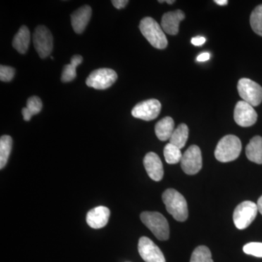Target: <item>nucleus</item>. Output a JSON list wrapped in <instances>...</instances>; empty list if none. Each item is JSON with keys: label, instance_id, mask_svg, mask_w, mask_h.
Masks as SVG:
<instances>
[{"label": "nucleus", "instance_id": "obj_1", "mask_svg": "<svg viewBox=\"0 0 262 262\" xmlns=\"http://www.w3.org/2000/svg\"><path fill=\"white\" fill-rule=\"evenodd\" d=\"M162 199L167 211L176 220L184 222L187 220L189 215L187 203L181 193L176 189H168L163 192Z\"/></svg>", "mask_w": 262, "mask_h": 262}, {"label": "nucleus", "instance_id": "obj_2", "mask_svg": "<svg viewBox=\"0 0 262 262\" xmlns=\"http://www.w3.org/2000/svg\"><path fill=\"white\" fill-rule=\"evenodd\" d=\"M139 29L141 34L153 47L163 50L168 46V39L165 32L155 19L151 17L143 18L139 24Z\"/></svg>", "mask_w": 262, "mask_h": 262}, {"label": "nucleus", "instance_id": "obj_3", "mask_svg": "<svg viewBox=\"0 0 262 262\" xmlns=\"http://www.w3.org/2000/svg\"><path fill=\"white\" fill-rule=\"evenodd\" d=\"M242 144L238 137L234 135L224 136L217 144L215 157L222 163H228L237 159L241 155Z\"/></svg>", "mask_w": 262, "mask_h": 262}, {"label": "nucleus", "instance_id": "obj_4", "mask_svg": "<svg viewBox=\"0 0 262 262\" xmlns=\"http://www.w3.org/2000/svg\"><path fill=\"white\" fill-rule=\"evenodd\" d=\"M141 220L159 241H167L170 235L168 221L158 212H143Z\"/></svg>", "mask_w": 262, "mask_h": 262}, {"label": "nucleus", "instance_id": "obj_5", "mask_svg": "<svg viewBox=\"0 0 262 262\" xmlns=\"http://www.w3.org/2000/svg\"><path fill=\"white\" fill-rule=\"evenodd\" d=\"M257 204L252 201H244L236 207L233 213L234 225L238 229H245L251 225L258 213Z\"/></svg>", "mask_w": 262, "mask_h": 262}, {"label": "nucleus", "instance_id": "obj_6", "mask_svg": "<svg viewBox=\"0 0 262 262\" xmlns=\"http://www.w3.org/2000/svg\"><path fill=\"white\" fill-rule=\"evenodd\" d=\"M237 90L243 101L252 106H257L262 101V88L260 84L248 78H242L237 84Z\"/></svg>", "mask_w": 262, "mask_h": 262}, {"label": "nucleus", "instance_id": "obj_7", "mask_svg": "<svg viewBox=\"0 0 262 262\" xmlns=\"http://www.w3.org/2000/svg\"><path fill=\"white\" fill-rule=\"evenodd\" d=\"M117 79L116 72L112 69H98L90 74L86 84L96 90H105L111 87Z\"/></svg>", "mask_w": 262, "mask_h": 262}, {"label": "nucleus", "instance_id": "obj_8", "mask_svg": "<svg viewBox=\"0 0 262 262\" xmlns=\"http://www.w3.org/2000/svg\"><path fill=\"white\" fill-rule=\"evenodd\" d=\"M34 48L40 58H46L51 55L53 48V38L49 29L45 26H39L33 35Z\"/></svg>", "mask_w": 262, "mask_h": 262}, {"label": "nucleus", "instance_id": "obj_9", "mask_svg": "<svg viewBox=\"0 0 262 262\" xmlns=\"http://www.w3.org/2000/svg\"><path fill=\"white\" fill-rule=\"evenodd\" d=\"M180 163L184 173L188 175H194L198 173L203 166V159L199 146H189L183 155Z\"/></svg>", "mask_w": 262, "mask_h": 262}, {"label": "nucleus", "instance_id": "obj_10", "mask_svg": "<svg viewBox=\"0 0 262 262\" xmlns=\"http://www.w3.org/2000/svg\"><path fill=\"white\" fill-rule=\"evenodd\" d=\"M161 103L158 100L152 98L137 103L131 113L136 118L150 121L158 117L161 111Z\"/></svg>", "mask_w": 262, "mask_h": 262}, {"label": "nucleus", "instance_id": "obj_11", "mask_svg": "<svg viewBox=\"0 0 262 262\" xmlns=\"http://www.w3.org/2000/svg\"><path fill=\"white\" fill-rule=\"evenodd\" d=\"M257 113L253 106L244 101L236 104L234 112V121L241 127L252 126L257 120Z\"/></svg>", "mask_w": 262, "mask_h": 262}, {"label": "nucleus", "instance_id": "obj_12", "mask_svg": "<svg viewBox=\"0 0 262 262\" xmlns=\"http://www.w3.org/2000/svg\"><path fill=\"white\" fill-rule=\"evenodd\" d=\"M138 249L141 257L146 262H165V256L159 247L148 237L139 239Z\"/></svg>", "mask_w": 262, "mask_h": 262}, {"label": "nucleus", "instance_id": "obj_13", "mask_svg": "<svg viewBox=\"0 0 262 262\" xmlns=\"http://www.w3.org/2000/svg\"><path fill=\"white\" fill-rule=\"evenodd\" d=\"M144 165L150 178L155 182L162 180L164 175L163 163L156 153H147L144 157Z\"/></svg>", "mask_w": 262, "mask_h": 262}, {"label": "nucleus", "instance_id": "obj_14", "mask_svg": "<svg viewBox=\"0 0 262 262\" xmlns=\"http://www.w3.org/2000/svg\"><path fill=\"white\" fill-rule=\"evenodd\" d=\"M185 18V14L181 10L168 12L163 15L161 20V27L164 32L170 35L178 34L179 24Z\"/></svg>", "mask_w": 262, "mask_h": 262}, {"label": "nucleus", "instance_id": "obj_15", "mask_svg": "<svg viewBox=\"0 0 262 262\" xmlns=\"http://www.w3.org/2000/svg\"><path fill=\"white\" fill-rule=\"evenodd\" d=\"M110 215V209L106 207H96L88 213L86 222L91 228L101 229L107 225Z\"/></svg>", "mask_w": 262, "mask_h": 262}, {"label": "nucleus", "instance_id": "obj_16", "mask_svg": "<svg viewBox=\"0 0 262 262\" xmlns=\"http://www.w3.org/2000/svg\"><path fill=\"white\" fill-rule=\"evenodd\" d=\"M92 9L89 5H84L71 15L72 28L77 34H82L89 23Z\"/></svg>", "mask_w": 262, "mask_h": 262}, {"label": "nucleus", "instance_id": "obj_17", "mask_svg": "<svg viewBox=\"0 0 262 262\" xmlns=\"http://www.w3.org/2000/svg\"><path fill=\"white\" fill-rule=\"evenodd\" d=\"M246 157L250 161L262 164V137L254 136L246 146Z\"/></svg>", "mask_w": 262, "mask_h": 262}, {"label": "nucleus", "instance_id": "obj_18", "mask_svg": "<svg viewBox=\"0 0 262 262\" xmlns=\"http://www.w3.org/2000/svg\"><path fill=\"white\" fill-rule=\"evenodd\" d=\"M30 40L31 34L29 29L26 26H22L13 38V48L20 54H24L28 51Z\"/></svg>", "mask_w": 262, "mask_h": 262}, {"label": "nucleus", "instance_id": "obj_19", "mask_svg": "<svg viewBox=\"0 0 262 262\" xmlns=\"http://www.w3.org/2000/svg\"><path fill=\"white\" fill-rule=\"evenodd\" d=\"M174 121L170 117H164L155 125V134L160 141L170 140L174 131Z\"/></svg>", "mask_w": 262, "mask_h": 262}, {"label": "nucleus", "instance_id": "obj_20", "mask_svg": "<svg viewBox=\"0 0 262 262\" xmlns=\"http://www.w3.org/2000/svg\"><path fill=\"white\" fill-rule=\"evenodd\" d=\"M189 137V128L186 124H181L174 130L170 139V144L182 149L186 145Z\"/></svg>", "mask_w": 262, "mask_h": 262}, {"label": "nucleus", "instance_id": "obj_21", "mask_svg": "<svg viewBox=\"0 0 262 262\" xmlns=\"http://www.w3.org/2000/svg\"><path fill=\"white\" fill-rule=\"evenodd\" d=\"M13 146V139L10 136H3L0 139V168L3 169L8 163Z\"/></svg>", "mask_w": 262, "mask_h": 262}, {"label": "nucleus", "instance_id": "obj_22", "mask_svg": "<svg viewBox=\"0 0 262 262\" xmlns=\"http://www.w3.org/2000/svg\"><path fill=\"white\" fill-rule=\"evenodd\" d=\"M181 149L173 144H169L164 148V157L168 164H177L181 162L182 158Z\"/></svg>", "mask_w": 262, "mask_h": 262}, {"label": "nucleus", "instance_id": "obj_23", "mask_svg": "<svg viewBox=\"0 0 262 262\" xmlns=\"http://www.w3.org/2000/svg\"><path fill=\"white\" fill-rule=\"evenodd\" d=\"M250 24L253 32L262 37V4L253 10L250 17Z\"/></svg>", "mask_w": 262, "mask_h": 262}, {"label": "nucleus", "instance_id": "obj_24", "mask_svg": "<svg viewBox=\"0 0 262 262\" xmlns=\"http://www.w3.org/2000/svg\"><path fill=\"white\" fill-rule=\"evenodd\" d=\"M190 262H213L209 248L206 246H198L193 251Z\"/></svg>", "mask_w": 262, "mask_h": 262}, {"label": "nucleus", "instance_id": "obj_25", "mask_svg": "<svg viewBox=\"0 0 262 262\" xmlns=\"http://www.w3.org/2000/svg\"><path fill=\"white\" fill-rule=\"evenodd\" d=\"M77 66L70 63V64L64 66L62 72L61 81L63 82H69L74 80L77 77Z\"/></svg>", "mask_w": 262, "mask_h": 262}, {"label": "nucleus", "instance_id": "obj_26", "mask_svg": "<svg viewBox=\"0 0 262 262\" xmlns=\"http://www.w3.org/2000/svg\"><path fill=\"white\" fill-rule=\"evenodd\" d=\"M244 251L246 254L262 258V243H249L244 246Z\"/></svg>", "mask_w": 262, "mask_h": 262}, {"label": "nucleus", "instance_id": "obj_27", "mask_svg": "<svg viewBox=\"0 0 262 262\" xmlns=\"http://www.w3.org/2000/svg\"><path fill=\"white\" fill-rule=\"evenodd\" d=\"M27 108L33 115H37L40 113L42 108V102L40 98L37 96H32L29 98L27 103Z\"/></svg>", "mask_w": 262, "mask_h": 262}, {"label": "nucleus", "instance_id": "obj_28", "mask_svg": "<svg viewBox=\"0 0 262 262\" xmlns=\"http://www.w3.org/2000/svg\"><path fill=\"white\" fill-rule=\"evenodd\" d=\"M15 72L13 67L2 65L0 67V80L3 82H10L14 77Z\"/></svg>", "mask_w": 262, "mask_h": 262}, {"label": "nucleus", "instance_id": "obj_29", "mask_svg": "<svg viewBox=\"0 0 262 262\" xmlns=\"http://www.w3.org/2000/svg\"><path fill=\"white\" fill-rule=\"evenodd\" d=\"M128 3V0H113L112 1L114 7L117 9H122V8H125Z\"/></svg>", "mask_w": 262, "mask_h": 262}, {"label": "nucleus", "instance_id": "obj_30", "mask_svg": "<svg viewBox=\"0 0 262 262\" xmlns=\"http://www.w3.org/2000/svg\"><path fill=\"white\" fill-rule=\"evenodd\" d=\"M192 44L194 45L195 46H203L205 42H206V38L203 37H196L192 38Z\"/></svg>", "mask_w": 262, "mask_h": 262}, {"label": "nucleus", "instance_id": "obj_31", "mask_svg": "<svg viewBox=\"0 0 262 262\" xmlns=\"http://www.w3.org/2000/svg\"><path fill=\"white\" fill-rule=\"evenodd\" d=\"M82 61H83V58L80 55H75L71 58V63L77 66V67L82 63Z\"/></svg>", "mask_w": 262, "mask_h": 262}, {"label": "nucleus", "instance_id": "obj_32", "mask_svg": "<svg viewBox=\"0 0 262 262\" xmlns=\"http://www.w3.org/2000/svg\"><path fill=\"white\" fill-rule=\"evenodd\" d=\"M22 115H23L24 119L25 121H29L33 116L32 114L31 113V112L29 111L27 107L24 108L23 110H22Z\"/></svg>", "mask_w": 262, "mask_h": 262}, {"label": "nucleus", "instance_id": "obj_33", "mask_svg": "<svg viewBox=\"0 0 262 262\" xmlns=\"http://www.w3.org/2000/svg\"><path fill=\"white\" fill-rule=\"evenodd\" d=\"M210 58V54L208 53H203L201 55L198 56L196 58V61L198 62H204L208 61Z\"/></svg>", "mask_w": 262, "mask_h": 262}, {"label": "nucleus", "instance_id": "obj_34", "mask_svg": "<svg viewBox=\"0 0 262 262\" xmlns=\"http://www.w3.org/2000/svg\"><path fill=\"white\" fill-rule=\"evenodd\" d=\"M214 3H216L217 5H221V6H225V5L228 4L227 0H215Z\"/></svg>", "mask_w": 262, "mask_h": 262}, {"label": "nucleus", "instance_id": "obj_35", "mask_svg": "<svg viewBox=\"0 0 262 262\" xmlns=\"http://www.w3.org/2000/svg\"><path fill=\"white\" fill-rule=\"evenodd\" d=\"M258 211L262 215V196H260L259 199L258 200L257 203Z\"/></svg>", "mask_w": 262, "mask_h": 262}, {"label": "nucleus", "instance_id": "obj_36", "mask_svg": "<svg viewBox=\"0 0 262 262\" xmlns=\"http://www.w3.org/2000/svg\"><path fill=\"white\" fill-rule=\"evenodd\" d=\"M165 3H168L169 5H172L173 3H175V1H174V0H173V1H172V0H167Z\"/></svg>", "mask_w": 262, "mask_h": 262}]
</instances>
